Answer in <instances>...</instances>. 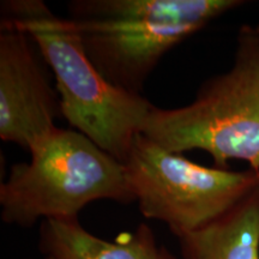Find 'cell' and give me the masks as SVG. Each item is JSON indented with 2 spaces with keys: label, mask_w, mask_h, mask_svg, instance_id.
Wrapping results in <instances>:
<instances>
[{
  "label": "cell",
  "mask_w": 259,
  "mask_h": 259,
  "mask_svg": "<svg viewBox=\"0 0 259 259\" xmlns=\"http://www.w3.org/2000/svg\"><path fill=\"white\" fill-rule=\"evenodd\" d=\"M40 248L46 259H161L162 254L147 225L107 241L84 229L78 218L45 220Z\"/></svg>",
  "instance_id": "8"
},
{
  "label": "cell",
  "mask_w": 259,
  "mask_h": 259,
  "mask_svg": "<svg viewBox=\"0 0 259 259\" xmlns=\"http://www.w3.org/2000/svg\"><path fill=\"white\" fill-rule=\"evenodd\" d=\"M178 239L183 259H259V183L228 211Z\"/></svg>",
  "instance_id": "7"
},
{
  "label": "cell",
  "mask_w": 259,
  "mask_h": 259,
  "mask_svg": "<svg viewBox=\"0 0 259 259\" xmlns=\"http://www.w3.org/2000/svg\"><path fill=\"white\" fill-rule=\"evenodd\" d=\"M161 259H176L171 255L169 252L167 250H164V248H162V254H161Z\"/></svg>",
  "instance_id": "9"
},
{
  "label": "cell",
  "mask_w": 259,
  "mask_h": 259,
  "mask_svg": "<svg viewBox=\"0 0 259 259\" xmlns=\"http://www.w3.org/2000/svg\"><path fill=\"white\" fill-rule=\"evenodd\" d=\"M29 154L0 185L2 220L9 225L78 218L95 200L136 202L124 164L76 130L57 127Z\"/></svg>",
  "instance_id": "4"
},
{
  "label": "cell",
  "mask_w": 259,
  "mask_h": 259,
  "mask_svg": "<svg viewBox=\"0 0 259 259\" xmlns=\"http://www.w3.org/2000/svg\"><path fill=\"white\" fill-rule=\"evenodd\" d=\"M141 135L171 153L202 150L216 168L247 162L259 170V36L244 24L236 34L233 64L205 80L189 105L154 107Z\"/></svg>",
  "instance_id": "3"
},
{
  "label": "cell",
  "mask_w": 259,
  "mask_h": 259,
  "mask_svg": "<svg viewBox=\"0 0 259 259\" xmlns=\"http://www.w3.org/2000/svg\"><path fill=\"white\" fill-rule=\"evenodd\" d=\"M255 30H257V32H258V36H259V24L257 25V27H255Z\"/></svg>",
  "instance_id": "10"
},
{
  "label": "cell",
  "mask_w": 259,
  "mask_h": 259,
  "mask_svg": "<svg viewBox=\"0 0 259 259\" xmlns=\"http://www.w3.org/2000/svg\"><path fill=\"white\" fill-rule=\"evenodd\" d=\"M124 167L142 215L166 223L177 238L228 211L259 183L258 169L202 166L141 134Z\"/></svg>",
  "instance_id": "5"
},
{
  "label": "cell",
  "mask_w": 259,
  "mask_h": 259,
  "mask_svg": "<svg viewBox=\"0 0 259 259\" xmlns=\"http://www.w3.org/2000/svg\"><path fill=\"white\" fill-rule=\"evenodd\" d=\"M242 0H72L66 17L89 59L118 89L142 95L168 52Z\"/></svg>",
  "instance_id": "1"
},
{
  "label": "cell",
  "mask_w": 259,
  "mask_h": 259,
  "mask_svg": "<svg viewBox=\"0 0 259 259\" xmlns=\"http://www.w3.org/2000/svg\"><path fill=\"white\" fill-rule=\"evenodd\" d=\"M54 76L27 30L0 18V138L30 151L63 118Z\"/></svg>",
  "instance_id": "6"
},
{
  "label": "cell",
  "mask_w": 259,
  "mask_h": 259,
  "mask_svg": "<svg viewBox=\"0 0 259 259\" xmlns=\"http://www.w3.org/2000/svg\"><path fill=\"white\" fill-rule=\"evenodd\" d=\"M0 18L36 40L54 76L63 118L71 127L124 164L153 103L112 85L89 59L73 24L44 0H3Z\"/></svg>",
  "instance_id": "2"
}]
</instances>
